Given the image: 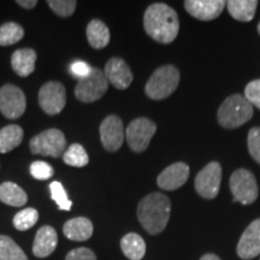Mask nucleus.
<instances>
[{
	"label": "nucleus",
	"mask_w": 260,
	"mask_h": 260,
	"mask_svg": "<svg viewBox=\"0 0 260 260\" xmlns=\"http://www.w3.org/2000/svg\"><path fill=\"white\" fill-rule=\"evenodd\" d=\"M180 80V71L175 65H162L152 74L146 83V95L152 100L167 99L177 89Z\"/></svg>",
	"instance_id": "20e7f679"
},
{
	"label": "nucleus",
	"mask_w": 260,
	"mask_h": 260,
	"mask_svg": "<svg viewBox=\"0 0 260 260\" xmlns=\"http://www.w3.org/2000/svg\"><path fill=\"white\" fill-rule=\"evenodd\" d=\"M171 214V201L161 193H151L139 203L138 218L142 228L151 235L164 232Z\"/></svg>",
	"instance_id": "f03ea898"
},
{
	"label": "nucleus",
	"mask_w": 260,
	"mask_h": 260,
	"mask_svg": "<svg viewBox=\"0 0 260 260\" xmlns=\"http://www.w3.org/2000/svg\"><path fill=\"white\" fill-rule=\"evenodd\" d=\"M23 129L17 124L6 125L0 130V153H8L18 147L23 140Z\"/></svg>",
	"instance_id": "b1692460"
},
{
	"label": "nucleus",
	"mask_w": 260,
	"mask_h": 260,
	"mask_svg": "<svg viewBox=\"0 0 260 260\" xmlns=\"http://www.w3.org/2000/svg\"><path fill=\"white\" fill-rule=\"evenodd\" d=\"M245 98L260 110V80L251 81L245 88Z\"/></svg>",
	"instance_id": "473e14b6"
},
{
	"label": "nucleus",
	"mask_w": 260,
	"mask_h": 260,
	"mask_svg": "<svg viewBox=\"0 0 260 260\" xmlns=\"http://www.w3.org/2000/svg\"><path fill=\"white\" fill-rule=\"evenodd\" d=\"M63 160L70 167L83 168L89 162V158L82 145L73 144L64 152Z\"/></svg>",
	"instance_id": "a878e982"
},
{
	"label": "nucleus",
	"mask_w": 260,
	"mask_h": 260,
	"mask_svg": "<svg viewBox=\"0 0 260 260\" xmlns=\"http://www.w3.org/2000/svg\"><path fill=\"white\" fill-rule=\"evenodd\" d=\"M65 260H96V255L92 249L80 247V248H75L68 253Z\"/></svg>",
	"instance_id": "72a5a7b5"
},
{
	"label": "nucleus",
	"mask_w": 260,
	"mask_h": 260,
	"mask_svg": "<svg viewBox=\"0 0 260 260\" xmlns=\"http://www.w3.org/2000/svg\"><path fill=\"white\" fill-rule=\"evenodd\" d=\"M28 195L14 182H4L0 184V201L14 207L24 206Z\"/></svg>",
	"instance_id": "5701e85b"
},
{
	"label": "nucleus",
	"mask_w": 260,
	"mask_h": 260,
	"mask_svg": "<svg viewBox=\"0 0 260 260\" xmlns=\"http://www.w3.org/2000/svg\"><path fill=\"white\" fill-rule=\"evenodd\" d=\"M70 71L75 77H77L79 80H82L90 74V71H92V67H89L86 61L77 60V61H74V63L71 64Z\"/></svg>",
	"instance_id": "f704fd0d"
},
{
	"label": "nucleus",
	"mask_w": 260,
	"mask_h": 260,
	"mask_svg": "<svg viewBox=\"0 0 260 260\" xmlns=\"http://www.w3.org/2000/svg\"><path fill=\"white\" fill-rule=\"evenodd\" d=\"M29 147L32 154L58 158L67 149V140L59 129H48L34 136Z\"/></svg>",
	"instance_id": "423d86ee"
},
{
	"label": "nucleus",
	"mask_w": 260,
	"mask_h": 260,
	"mask_svg": "<svg viewBox=\"0 0 260 260\" xmlns=\"http://www.w3.org/2000/svg\"><path fill=\"white\" fill-rule=\"evenodd\" d=\"M107 82L119 90L126 89L133 82V73L122 58L113 57L107 61L104 70Z\"/></svg>",
	"instance_id": "2eb2a0df"
},
{
	"label": "nucleus",
	"mask_w": 260,
	"mask_h": 260,
	"mask_svg": "<svg viewBox=\"0 0 260 260\" xmlns=\"http://www.w3.org/2000/svg\"><path fill=\"white\" fill-rule=\"evenodd\" d=\"M226 2L224 0H186L184 8L194 18L200 21H212L222 14Z\"/></svg>",
	"instance_id": "dca6fc26"
},
{
	"label": "nucleus",
	"mask_w": 260,
	"mask_h": 260,
	"mask_svg": "<svg viewBox=\"0 0 260 260\" xmlns=\"http://www.w3.org/2000/svg\"><path fill=\"white\" fill-rule=\"evenodd\" d=\"M52 11L60 17H70L76 10L77 3L75 0H48Z\"/></svg>",
	"instance_id": "c756f323"
},
{
	"label": "nucleus",
	"mask_w": 260,
	"mask_h": 260,
	"mask_svg": "<svg viewBox=\"0 0 260 260\" xmlns=\"http://www.w3.org/2000/svg\"><path fill=\"white\" fill-rule=\"evenodd\" d=\"M218 123L225 129H236L251 121L253 117L252 104L241 94L228 96L219 106Z\"/></svg>",
	"instance_id": "7ed1b4c3"
},
{
	"label": "nucleus",
	"mask_w": 260,
	"mask_h": 260,
	"mask_svg": "<svg viewBox=\"0 0 260 260\" xmlns=\"http://www.w3.org/2000/svg\"><path fill=\"white\" fill-rule=\"evenodd\" d=\"M63 233L71 241H87L93 235V223L86 217L69 219L64 224Z\"/></svg>",
	"instance_id": "a211bd4d"
},
{
	"label": "nucleus",
	"mask_w": 260,
	"mask_h": 260,
	"mask_svg": "<svg viewBox=\"0 0 260 260\" xmlns=\"http://www.w3.org/2000/svg\"><path fill=\"white\" fill-rule=\"evenodd\" d=\"M27 107L24 93L15 84H4L0 88V111L9 119L19 118Z\"/></svg>",
	"instance_id": "9b49d317"
},
{
	"label": "nucleus",
	"mask_w": 260,
	"mask_h": 260,
	"mask_svg": "<svg viewBox=\"0 0 260 260\" xmlns=\"http://www.w3.org/2000/svg\"><path fill=\"white\" fill-rule=\"evenodd\" d=\"M39 220V212L35 209L28 207L16 214L14 217V226L19 232H25V230L30 229L38 223Z\"/></svg>",
	"instance_id": "cd10ccee"
},
{
	"label": "nucleus",
	"mask_w": 260,
	"mask_h": 260,
	"mask_svg": "<svg viewBox=\"0 0 260 260\" xmlns=\"http://www.w3.org/2000/svg\"><path fill=\"white\" fill-rule=\"evenodd\" d=\"M123 254L130 260H141L146 254V242L139 234L129 233L121 240Z\"/></svg>",
	"instance_id": "4be33fe9"
},
{
	"label": "nucleus",
	"mask_w": 260,
	"mask_h": 260,
	"mask_svg": "<svg viewBox=\"0 0 260 260\" xmlns=\"http://www.w3.org/2000/svg\"><path fill=\"white\" fill-rule=\"evenodd\" d=\"M35 61H37V52L31 48L17 50L11 57L12 69L21 77H27L34 71Z\"/></svg>",
	"instance_id": "6ab92c4d"
},
{
	"label": "nucleus",
	"mask_w": 260,
	"mask_h": 260,
	"mask_svg": "<svg viewBox=\"0 0 260 260\" xmlns=\"http://www.w3.org/2000/svg\"><path fill=\"white\" fill-rule=\"evenodd\" d=\"M23 37V28L14 22H9L0 27V46H11L21 41Z\"/></svg>",
	"instance_id": "bb28decb"
},
{
	"label": "nucleus",
	"mask_w": 260,
	"mask_h": 260,
	"mask_svg": "<svg viewBox=\"0 0 260 260\" xmlns=\"http://www.w3.org/2000/svg\"><path fill=\"white\" fill-rule=\"evenodd\" d=\"M100 140L104 148L109 152H117L124 141L123 122L117 115H110L100 124Z\"/></svg>",
	"instance_id": "f8f14e48"
},
{
	"label": "nucleus",
	"mask_w": 260,
	"mask_h": 260,
	"mask_svg": "<svg viewBox=\"0 0 260 260\" xmlns=\"http://www.w3.org/2000/svg\"><path fill=\"white\" fill-rule=\"evenodd\" d=\"M226 8L233 18L240 22H251L254 18L258 2L256 0H230Z\"/></svg>",
	"instance_id": "aec40b11"
},
{
	"label": "nucleus",
	"mask_w": 260,
	"mask_h": 260,
	"mask_svg": "<svg viewBox=\"0 0 260 260\" xmlns=\"http://www.w3.org/2000/svg\"><path fill=\"white\" fill-rule=\"evenodd\" d=\"M222 182V167L218 161H211L195 177V189L204 199H214L219 193Z\"/></svg>",
	"instance_id": "1a4fd4ad"
},
{
	"label": "nucleus",
	"mask_w": 260,
	"mask_h": 260,
	"mask_svg": "<svg viewBox=\"0 0 260 260\" xmlns=\"http://www.w3.org/2000/svg\"><path fill=\"white\" fill-rule=\"evenodd\" d=\"M16 3H17V4L23 9H32V8H35V5L38 4L37 0H18V2H16Z\"/></svg>",
	"instance_id": "c9c22d12"
},
{
	"label": "nucleus",
	"mask_w": 260,
	"mask_h": 260,
	"mask_svg": "<svg viewBox=\"0 0 260 260\" xmlns=\"http://www.w3.org/2000/svg\"><path fill=\"white\" fill-rule=\"evenodd\" d=\"M189 174L190 169L186 162H174L160 172L157 178V184L164 190H176L188 181Z\"/></svg>",
	"instance_id": "4468645a"
},
{
	"label": "nucleus",
	"mask_w": 260,
	"mask_h": 260,
	"mask_svg": "<svg viewBox=\"0 0 260 260\" xmlns=\"http://www.w3.org/2000/svg\"><path fill=\"white\" fill-rule=\"evenodd\" d=\"M50 190H51V198L53 201H56V204L59 206L60 210L64 211H70L73 203L68 199V194L65 191L63 184L60 182H52L50 184Z\"/></svg>",
	"instance_id": "c85d7f7f"
},
{
	"label": "nucleus",
	"mask_w": 260,
	"mask_h": 260,
	"mask_svg": "<svg viewBox=\"0 0 260 260\" xmlns=\"http://www.w3.org/2000/svg\"><path fill=\"white\" fill-rule=\"evenodd\" d=\"M258 32L260 34V22L258 23Z\"/></svg>",
	"instance_id": "4c0bfd02"
},
{
	"label": "nucleus",
	"mask_w": 260,
	"mask_h": 260,
	"mask_svg": "<svg viewBox=\"0 0 260 260\" xmlns=\"http://www.w3.org/2000/svg\"><path fill=\"white\" fill-rule=\"evenodd\" d=\"M155 132H157L155 123L145 117L136 118L130 122L125 130L126 142H128L130 149L138 152V153L145 152L148 148L149 142L154 136Z\"/></svg>",
	"instance_id": "6e6552de"
},
{
	"label": "nucleus",
	"mask_w": 260,
	"mask_h": 260,
	"mask_svg": "<svg viewBox=\"0 0 260 260\" xmlns=\"http://www.w3.org/2000/svg\"><path fill=\"white\" fill-rule=\"evenodd\" d=\"M53 168L46 161H34L30 165V175L37 180H48L53 176Z\"/></svg>",
	"instance_id": "2f4dec72"
},
{
	"label": "nucleus",
	"mask_w": 260,
	"mask_h": 260,
	"mask_svg": "<svg viewBox=\"0 0 260 260\" xmlns=\"http://www.w3.org/2000/svg\"><path fill=\"white\" fill-rule=\"evenodd\" d=\"M109 88L105 74L98 68H92V71L87 77L79 80L75 87V95L82 103H93L100 99Z\"/></svg>",
	"instance_id": "0eeeda50"
},
{
	"label": "nucleus",
	"mask_w": 260,
	"mask_h": 260,
	"mask_svg": "<svg viewBox=\"0 0 260 260\" xmlns=\"http://www.w3.org/2000/svg\"><path fill=\"white\" fill-rule=\"evenodd\" d=\"M0 260H28V256L11 237L0 235Z\"/></svg>",
	"instance_id": "393cba45"
},
{
	"label": "nucleus",
	"mask_w": 260,
	"mask_h": 260,
	"mask_svg": "<svg viewBox=\"0 0 260 260\" xmlns=\"http://www.w3.org/2000/svg\"><path fill=\"white\" fill-rule=\"evenodd\" d=\"M237 255L249 260L260 255V218L253 220L240 237L237 243Z\"/></svg>",
	"instance_id": "ddd939ff"
},
{
	"label": "nucleus",
	"mask_w": 260,
	"mask_h": 260,
	"mask_svg": "<svg viewBox=\"0 0 260 260\" xmlns=\"http://www.w3.org/2000/svg\"><path fill=\"white\" fill-rule=\"evenodd\" d=\"M248 152L256 162L260 164V128L254 126L249 130L248 138H247Z\"/></svg>",
	"instance_id": "7c9ffc66"
},
{
	"label": "nucleus",
	"mask_w": 260,
	"mask_h": 260,
	"mask_svg": "<svg viewBox=\"0 0 260 260\" xmlns=\"http://www.w3.org/2000/svg\"><path fill=\"white\" fill-rule=\"evenodd\" d=\"M58 235L54 228L51 225H44L38 230L35 235L32 253L38 258H46L51 255L57 248Z\"/></svg>",
	"instance_id": "f3484780"
},
{
	"label": "nucleus",
	"mask_w": 260,
	"mask_h": 260,
	"mask_svg": "<svg viewBox=\"0 0 260 260\" xmlns=\"http://www.w3.org/2000/svg\"><path fill=\"white\" fill-rule=\"evenodd\" d=\"M87 39L89 45L95 50H102L110 42V30L107 25L100 19H93L87 27Z\"/></svg>",
	"instance_id": "412c9836"
},
{
	"label": "nucleus",
	"mask_w": 260,
	"mask_h": 260,
	"mask_svg": "<svg viewBox=\"0 0 260 260\" xmlns=\"http://www.w3.org/2000/svg\"><path fill=\"white\" fill-rule=\"evenodd\" d=\"M144 28L159 44H171L180 31V19L174 9L162 3L149 5L144 15Z\"/></svg>",
	"instance_id": "f257e3e1"
},
{
	"label": "nucleus",
	"mask_w": 260,
	"mask_h": 260,
	"mask_svg": "<svg viewBox=\"0 0 260 260\" xmlns=\"http://www.w3.org/2000/svg\"><path fill=\"white\" fill-rule=\"evenodd\" d=\"M39 104L42 111L47 115L54 116L60 113L67 104L65 87L57 81L45 83L39 92Z\"/></svg>",
	"instance_id": "9d476101"
},
{
	"label": "nucleus",
	"mask_w": 260,
	"mask_h": 260,
	"mask_svg": "<svg viewBox=\"0 0 260 260\" xmlns=\"http://www.w3.org/2000/svg\"><path fill=\"white\" fill-rule=\"evenodd\" d=\"M230 190L234 203L251 205L258 199L259 188L255 176L246 169H237L230 177Z\"/></svg>",
	"instance_id": "39448f33"
},
{
	"label": "nucleus",
	"mask_w": 260,
	"mask_h": 260,
	"mask_svg": "<svg viewBox=\"0 0 260 260\" xmlns=\"http://www.w3.org/2000/svg\"><path fill=\"white\" fill-rule=\"evenodd\" d=\"M200 260H220L216 254H212V253H209V254H205L200 258Z\"/></svg>",
	"instance_id": "e433bc0d"
}]
</instances>
